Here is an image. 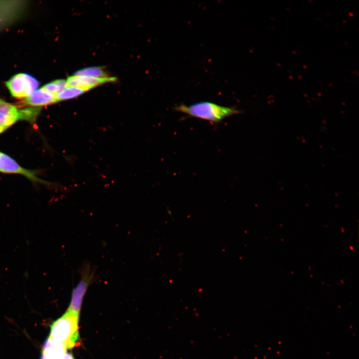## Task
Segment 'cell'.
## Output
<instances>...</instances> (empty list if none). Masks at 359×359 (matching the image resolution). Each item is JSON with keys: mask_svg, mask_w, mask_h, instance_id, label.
Wrapping results in <instances>:
<instances>
[{"mask_svg": "<svg viewBox=\"0 0 359 359\" xmlns=\"http://www.w3.org/2000/svg\"><path fill=\"white\" fill-rule=\"evenodd\" d=\"M176 111L187 116L218 124L224 119L241 113V111L235 107H226L216 103L202 101L189 105L180 104L175 107Z\"/></svg>", "mask_w": 359, "mask_h": 359, "instance_id": "cell-1", "label": "cell"}, {"mask_svg": "<svg viewBox=\"0 0 359 359\" xmlns=\"http://www.w3.org/2000/svg\"><path fill=\"white\" fill-rule=\"evenodd\" d=\"M79 316L66 312L51 327L48 338L64 345L67 349L75 346L78 337Z\"/></svg>", "mask_w": 359, "mask_h": 359, "instance_id": "cell-2", "label": "cell"}, {"mask_svg": "<svg viewBox=\"0 0 359 359\" xmlns=\"http://www.w3.org/2000/svg\"><path fill=\"white\" fill-rule=\"evenodd\" d=\"M5 85L13 97L21 99L27 98L37 90L38 82L29 74L19 73L7 81Z\"/></svg>", "mask_w": 359, "mask_h": 359, "instance_id": "cell-3", "label": "cell"}, {"mask_svg": "<svg viewBox=\"0 0 359 359\" xmlns=\"http://www.w3.org/2000/svg\"><path fill=\"white\" fill-rule=\"evenodd\" d=\"M0 172L7 174H20L32 181L44 183V181L38 178L35 172L21 167L12 158L5 154L0 152Z\"/></svg>", "mask_w": 359, "mask_h": 359, "instance_id": "cell-4", "label": "cell"}, {"mask_svg": "<svg viewBox=\"0 0 359 359\" xmlns=\"http://www.w3.org/2000/svg\"><path fill=\"white\" fill-rule=\"evenodd\" d=\"M116 81L115 77L99 78L92 76L76 75L69 77L66 86L76 87L86 91L100 84Z\"/></svg>", "mask_w": 359, "mask_h": 359, "instance_id": "cell-5", "label": "cell"}, {"mask_svg": "<svg viewBox=\"0 0 359 359\" xmlns=\"http://www.w3.org/2000/svg\"><path fill=\"white\" fill-rule=\"evenodd\" d=\"M21 118V110L0 98V126L5 130Z\"/></svg>", "mask_w": 359, "mask_h": 359, "instance_id": "cell-6", "label": "cell"}, {"mask_svg": "<svg viewBox=\"0 0 359 359\" xmlns=\"http://www.w3.org/2000/svg\"><path fill=\"white\" fill-rule=\"evenodd\" d=\"M57 102L55 94L45 90L42 88L36 90L30 96L25 98L22 104L39 107Z\"/></svg>", "mask_w": 359, "mask_h": 359, "instance_id": "cell-7", "label": "cell"}, {"mask_svg": "<svg viewBox=\"0 0 359 359\" xmlns=\"http://www.w3.org/2000/svg\"><path fill=\"white\" fill-rule=\"evenodd\" d=\"M67 350L63 344L48 338L44 345L41 359H63Z\"/></svg>", "mask_w": 359, "mask_h": 359, "instance_id": "cell-8", "label": "cell"}, {"mask_svg": "<svg viewBox=\"0 0 359 359\" xmlns=\"http://www.w3.org/2000/svg\"><path fill=\"white\" fill-rule=\"evenodd\" d=\"M86 91L78 87L66 86L60 92L55 94L57 101L69 100L77 97Z\"/></svg>", "mask_w": 359, "mask_h": 359, "instance_id": "cell-9", "label": "cell"}, {"mask_svg": "<svg viewBox=\"0 0 359 359\" xmlns=\"http://www.w3.org/2000/svg\"><path fill=\"white\" fill-rule=\"evenodd\" d=\"M75 75L99 78L108 77H107V73L104 71L102 68L100 67H90L83 68L76 71Z\"/></svg>", "mask_w": 359, "mask_h": 359, "instance_id": "cell-10", "label": "cell"}, {"mask_svg": "<svg viewBox=\"0 0 359 359\" xmlns=\"http://www.w3.org/2000/svg\"><path fill=\"white\" fill-rule=\"evenodd\" d=\"M66 80L58 79L45 84L42 88L48 92L56 94L66 87Z\"/></svg>", "mask_w": 359, "mask_h": 359, "instance_id": "cell-11", "label": "cell"}, {"mask_svg": "<svg viewBox=\"0 0 359 359\" xmlns=\"http://www.w3.org/2000/svg\"><path fill=\"white\" fill-rule=\"evenodd\" d=\"M63 359H74L72 355L67 352L65 353Z\"/></svg>", "mask_w": 359, "mask_h": 359, "instance_id": "cell-12", "label": "cell"}, {"mask_svg": "<svg viewBox=\"0 0 359 359\" xmlns=\"http://www.w3.org/2000/svg\"><path fill=\"white\" fill-rule=\"evenodd\" d=\"M5 130L2 128L1 126H0V134L3 132Z\"/></svg>", "mask_w": 359, "mask_h": 359, "instance_id": "cell-13", "label": "cell"}]
</instances>
